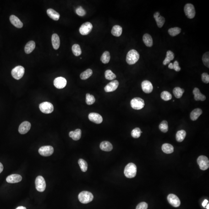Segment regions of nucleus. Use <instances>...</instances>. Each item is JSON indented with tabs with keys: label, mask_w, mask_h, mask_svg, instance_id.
Instances as JSON below:
<instances>
[{
	"label": "nucleus",
	"mask_w": 209,
	"mask_h": 209,
	"mask_svg": "<svg viewBox=\"0 0 209 209\" xmlns=\"http://www.w3.org/2000/svg\"><path fill=\"white\" fill-rule=\"evenodd\" d=\"M143 41L145 45L148 47H151L153 45V41L151 35L148 34H145L143 38Z\"/></svg>",
	"instance_id": "27"
},
{
	"label": "nucleus",
	"mask_w": 209,
	"mask_h": 209,
	"mask_svg": "<svg viewBox=\"0 0 209 209\" xmlns=\"http://www.w3.org/2000/svg\"><path fill=\"white\" fill-rule=\"evenodd\" d=\"M52 42L53 49L57 50L60 46V40L57 34H54L52 35Z\"/></svg>",
	"instance_id": "22"
},
{
	"label": "nucleus",
	"mask_w": 209,
	"mask_h": 209,
	"mask_svg": "<svg viewBox=\"0 0 209 209\" xmlns=\"http://www.w3.org/2000/svg\"><path fill=\"white\" fill-rule=\"evenodd\" d=\"M35 186L36 190L40 192H44L46 189V183L44 178L41 176H39L35 180Z\"/></svg>",
	"instance_id": "6"
},
{
	"label": "nucleus",
	"mask_w": 209,
	"mask_h": 209,
	"mask_svg": "<svg viewBox=\"0 0 209 209\" xmlns=\"http://www.w3.org/2000/svg\"><path fill=\"white\" fill-rule=\"evenodd\" d=\"M54 86L58 89H62L67 85V80L65 78L59 77L56 78L53 81Z\"/></svg>",
	"instance_id": "13"
},
{
	"label": "nucleus",
	"mask_w": 209,
	"mask_h": 209,
	"mask_svg": "<svg viewBox=\"0 0 209 209\" xmlns=\"http://www.w3.org/2000/svg\"><path fill=\"white\" fill-rule=\"evenodd\" d=\"M162 149L164 153L166 154L172 153L174 151V148L172 145L168 143H165L163 145Z\"/></svg>",
	"instance_id": "31"
},
{
	"label": "nucleus",
	"mask_w": 209,
	"mask_h": 209,
	"mask_svg": "<svg viewBox=\"0 0 209 209\" xmlns=\"http://www.w3.org/2000/svg\"><path fill=\"white\" fill-rule=\"evenodd\" d=\"M47 14L50 18L55 21H58L60 17L59 13L52 9H49L47 10Z\"/></svg>",
	"instance_id": "24"
},
{
	"label": "nucleus",
	"mask_w": 209,
	"mask_h": 209,
	"mask_svg": "<svg viewBox=\"0 0 209 209\" xmlns=\"http://www.w3.org/2000/svg\"><path fill=\"white\" fill-rule=\"evenodd\" d=\"M95 101V99L93 95H90L89 93L86 94V102L87 104L91 105L93 104Z\"/></svg>",
	"instance_id": "42"
},
{
	"label": "nucleus",
	"mask_w": 209,
	"mask_h": 209,
	"mask_svg": "<svg viewBox=\"0 0 209 209\" xmlns=\"http://www.w3.org/2000/svg\"><path fill=\"white\" fill-rule=\"evenodd\" d=\"M202 113V111L200 108H197L192 111L190 114V119L193 121L197 120Z\"/></svg>",
	"instance_id": "26"
},
{
	"label": "nucleus",
	"mask_w": 209,
	"mask_h": 209,
	"mask_svg": "<svg viewBox=\"0 0 209 209\" xmlns=\"http://www.w3.org/2000/svg\"><path fill=\"white\" fill-rule=\"evenodd\" d=\"M16 209H26V208L24 207V206H20L17 207Z\"/></svg>",
	"instance_id": "52"
},
{
	"label": "nucleus",
	"mask_w": 209,
	"mask_h": 209,
	"mask_svg": "<svg viewBox=\"0 0 209 209\" xmlns=\"http://www.w3.org/2000/svg\"><path fill=\"white\" fill-rule=\"evenodd\" d=\"M76 14L80 16H83L86 14V12L82 7L79 6L76 10Z\"/></svg>",
	"instance_id": "45"
},
{
	"label": "nucleus",
	"mask_w": 209,
	"mask_h": 209,
	"mask_svg": "<svg viewBox=\"0 0 209 209\" xmlns=\"http://www.w3.org/2000/svg\"><path fill=\"white\" fill-rule=\"evenodd\" d=\"M123 28L119 25H115L112 28L111 33L114 36L119 37L122 35Z\"/></svg>",
	"instance_id": "28"
},
{
	"label": "nucleus",
	"mask_w": 209,
	"mask_h": 209,
	"mask_svg": "<svg viewBox=\"0 0 209 209\" xmlns=\"http://www.w3.org/2000/svg\"><path fill=\"white\" fill-rule=\"evenodd\" d=\"M119 85V82L118 81H112L106 86L104 88L105 91L106 92H111L115 91Z\"/></svg>",
	"instance_id": "14"
},
{
	"label": "nucleus",
	"mask_w": 209,
	"mask_h": 209,
	"mask_svg": "<svg viewBox=\"0 0 209 209\" xmlns=\"http://www.w3.org/2000/svg\"><path fill=\"white\" fill-rule=\"evenodd\" d=\"M173 93L175 96L177 98H180L184 92V90L180 87H177L173 90Z\"/></svg>",
	"instance_id": "33"
},
{
	"label": "nucleus",
	"mask_w": 209,
	"mask_h": 209,
	"mask_svg": "<svg viewBox=\"0 0 209 209\" xmlns=\"http://www.w3.org/2000/svg\"><path fill=\"white\" fill-rule=\"evenodd\" d=\"M159 128L161 131L164 133H167L168 131V124L167 121H163L159 125Z\"/></svg>",
	"instance_id": "40"
},
{
	"label": "nucleus",
	"mask_w": 209,
	"mask_h": 209,
	"mask_svg": "<svg viewBox=\"0 0 209 209\" xmlns=\"http://www.w3.org/2000/svg\"><path fill=\"white\" fill-rule=\"evenodd\" d=\"M186 135V133L184 130H180L177 132L176 134V139L178 142H181L184 139Z\"/></svg>",
	"instance_id": "32"
},
{
	"label": "nucleus",
	"mask_w": 209,
	"mask_h": 209,
	"mask_svg": "<svg viewBox=\"0 0 209 209\" xmlns=\"http://www.w3.org/2000/svg\"><path fill=\"white\" fill-rule=\"evenodd\" d=\"M105 78L109 80H113L116 78V76L111 71V70H107L105 73Z\"/></svg>",
	"instance_id": "39"
},
{
	"label": "nucleus",
	"mask_w": 209,
	"mask_h": 209,
	"mask_svg": "<svg viewBox=\"0 0 209 209\" xmlns=\"http://www.w3.org/2000/svg\"><path fill=\"white\" fill-rule=\"evenodd\" d=\"M39 108L41 112L46 114L52 113L54 109L53 105L51 103L47 101L40 104L39 106Z\"/></svg>",
	"instance_id": "7"
},
{
	"label": "nucleus",
	"mask_w": 209,
	"mask_h": 209,
	"mask_svg": "<svg viewBox=\"0 0 209 209\" xmlns=\"http://www.w3.org/2000/svg\"><path fill=\"white\" fill-rule=\"evenodd\" d=\"M202 80L205 83H209V75L207 73H203L202 74Z\"/></svg>",
	"instance_id": "46"
},
{
	"label": "nucleus",
	"mask_w": 209,
	"mask_h": 209,
	"mask_svg": "<svg viewBox=\"0 0 209 209\" xmlns=\"http://www.w3.org/2000/svg\"><path fill=\"white\" fill-rule=\"evenodd\" d=\"M78 164L81 169L83 172H86L88 169V164L86 161L83 159H80L78 160Z\"/></svg>",
	"instance_id": "38"
},
{
	"label": "nucleus",
	"mask_w": 209,
	"mask_h": 209,
	"mask_svg": "<svg viewBox=\"0 0 209 209\" xmlns=\"http://www.w3.org/2000/svg\"><path fill=\"white\" fill-rule=\"evenodd\" d=\"M197 162L201 170H205L209 168V161L206 156L203 155L199 156L197 159Z\"/></svg>",
	"instance_id": "8"
},
{
	"label": "nucleus",
	"mask_w": 209,
	"mask_h": 209,
	"mask_svg": "<svg viewBox=\"0 0 209 209\" xmlns=\"http://www.w3.org/2000/svg\"><path fill=\"white\" fill-rule=\"evenodd\" d=\"M24 68L21 66H17L12 70L11 74L13 77L19 80L23 77L24 73Z\"/></svg>",
	"instance_id": "5"
},
{
	"label": "nucleus",
	"mask_w": 209,
	"mask_h": 209,
	"mask_svg": "<svg viewBox=\"0 0 209 209\" xmlns=\"http://www.w3.org/2000/svg\"><path fill=\"white\" fill-rule=\"evenodd\" d=\"M54 149L53 147L51 146H43L39 149V152L41 156H49L53 153Z\"/></svg>",
	"instance_id": "11"
},
{
	"label": "nucleus",
	"mask_w": 209,
	"mask_h": 209,
	"mask_svg": "<svg viewBox=\"0 0 209 209\" xmlns=\"http://www.w3.org/2000/svg\"><path fill=\"white\" fill-rule=\"evenodd\" d=\"M22 179V178L21 176L18 174H14L8 176L6 178V181L8 183L13 184L19 183L21 181Z\"/></svg>",
	"instance_id": "18"
},
{
	"label": "nucleus",
	"mask_w": 209,
	"mask_h": 209,
	"mask_svg": "<svg viewBox=\"0 0 209 209\" xmlns=\"http://www.w3.org/2000/svg\"><path fill=\"white\" fill-rule=\"evenodd\" d=\"M168 67L170 69H173V63H170L169 65H168Z\"/></svg>",
	"instance_id": "50"
},
{
	"label": "nucleus",
	"mask_w": 209,
	"mask_h": 209,
	"mask_svg": "<svg viewBox=\"0 0 209 209\" xmlns=\"http://www.w3.org/2000/svg\"><path fill=\"white\" fill-rule=\"evenodd\" d=\"M145 105V101L140 98H134L131 101V106L132 108L135 110L141 109L143 108Z\"/></svg>",
	"instance_id": "4"
},
{
	"label": "nucleus",
	"mask_w": 209,
	"mask_h": 209,
	"mask_svg": "<svg viewBox=\"0 0 209 209\" xmlns=\"http://www.w3.org/2000/svg\"><path fill=\"white\" fill-rule=\"evenodd\" d=\"M69 136L74 140H79L81 138V131L80 129H76L74 131L70 132Z\"/></svg>",
	"instance_id": "25"
},
{
	"label": "nucleus",
	"mask_w": 209,
	"mask_h": 209,
	"mask_svg": "<svg viewBox=\"0 0 209 209\" xmlns=\"http://www.w3.org/2000/svg\"><path fill=\"white\" fill-rule=\"evenodd\" d=\"M141 87L143 91L146 93H150L153 90V86L150 81L145 80L141 83Z\"/></svg>",
	"instance_id": "15"
},
{
	"label": "nucleus",
	"mask_w": 209,
	"mask_h": 209,
	"mask_svg": "<svg viewBox=\"0 0 209 209\" xmlns=\"http://www.w3.org/2000/svg\"><path fill=\"white\" fill-rule=\"evenodd\" d=\"M100 148L103 151H110L113 149V146L109 142L104 141L100 144Z\"/></svg>",
	"instance_id": "23"
},
{
	"label": "nucleus",
	"mask_w": 209,
	"mask_h": 209,
	"mask_svg": "<svg viewBox=\"0 0 209 209\" xmlns=\"http://www.w3.org/2000/svg\"><path fill=\"white\" fill-rule=\"evenodd\" d=\"M78 199L80 202L83 204H87L91 202L93 199V195L90 192H81L78 195Z\"/></svg>",
	"instance_id": "3"
},
{
	"label": "nucleus",
	"mask_w": 209,
	"mask_h": 209,
	"mask_svg": "<svg viewBox=\"0 0 209 209\" xmlns=\"http://www.w3.org/2000/svg\"><path fill=\"white\" fill-rule=\"evenodd\" d=\"M154 18L159 28H162L165 23V19L163 17L160 16V13L156 12L154 14Z\"/></svg>",
	"instance_id": "21"
},
{
	"label": "nucleus",
	"mask_w": 209,
	"mask_h": 209,
	"mask_svg": "<svg viewBox=\"0 0 209 209\" xmlns=\"http://www.w3.org/2000/svg\"><path fill=\"white\" fill-rule=\"evenodd\" d=\"M161 97L164 101H170L172 98V95L167 91H163L161 93Z\"/></svg>",
	"instance_id": "41"
},
{
	"label": "nucleus",
	"mask_w": 209,
	"mask_h": 209,
	"mask_svg": "<svg viewBox=\"0 0 209 209\" xmlns=\"http://www.w3.org/2000/svg\"><path fill=\"white\" fill-rule=\"evenodd\" d=\"M31 127V124L28 121H24L19 126V132L21 134H25L30 131Z\"/></svg>",
	"instance_id": "16"
},
{
	"label": "nucleus",
	"mask_w": 209,
	"mask_h": 209,
	"mask_svg": "<svg viewBox=\"0 0 209 209\" xmlns=\"http://www.w3.org/2000/svg\"><path fill=\"white\" fill-rule=\"evenodd\" d=\"M110 59H111V56L109 52L107 51H105L101 56V61L103 63L106 64L109 62Z\"/></svg>",
	"instance_id": "35"
},
{
	"label": "nucleus",
	"mask_w": 209,
	"mask_h": 209,
	"mask_svg": "<svg viewBox=\"0 0 209 209\" xmlns=\"http://www.w3.org/2000/svg\"><path fill=\"white\" fill-rule=\"evenodd\" d=\"M181 29L178 27L171 28L168 30V34L170 36H175L180 34Z\"/></svg>",
	"instance_id": "37"
},
{
	"label": "nucleus",
	"mask_w": 209,
	"mask_h": 209,
	"mask_svg": "<svg viewBox=\"0 0 209 209\" xmlns=\"http://www.w3.org/2000/svg\"><path fill=\"white\" fill-rule=\"evenodd\" d=\"M10 21L13 25L16 27L21 29L23 26V23L20 19L15 15H12L10 17Z\"/></svg>",
	"instance_id": "19"
},
{
	"label": "nucleus",
	"mask_w": 209,
	"mask_h": 209,
	"mask_svg": "<svg viewBox=\"0 0 209 209\" xmlns=\"http://www.w3.org/2000/svg\"><path fill=\"white\" fill-rule=\"evenodd\" d=\"M173 69L176 71L178 72L180 71L181 68L179 66V63L178 61H176L174 62L173 64Z\"/></svg>",
	"instance_id": "48"
},
{
	"label": "nucleus",
	"mask_w": 209,
	"mask_h": 209,
	"mask_svg": "<svg viewBox=\"0 0 209 209\" xmlns=\"http://www.w3.org/2000/svg\"><path fill=\"white\" fill-rule=\"evenodd\" d=\"M148 205L147 203L143 202L139 203L137 205L136 209H147Z\"/></svg>",
	"instance_id": "47"
},
{
	"label": "nucleus",
	"mask_w": 209,
	"mask_h": 209,
	"mask_svg": "<svg viewBox=\"0 0 209 209\" xmlns=\"http://www.w3.org/2000/svg\"><path fill=\"white\" fill-rule=\"evenodd\" d=\"M139 54L136 50L132 49L128 52L127 55L126 61L129 65L135 64L139 60Z\"/></svg>",
	"instance_id": "1"
},
{
	"label": "nucleus",
	"mask_w": 209,
	"mask_h": 209,
	"mask_svg": "<svg viewBox=\"0 0 209 209\" xmlns=\"http://www.w3.org/2000/svg\"><path fill=\"white\" fill-rule=\"evenodd\" d=\"M142 133L140 128H136L133 129L131 132V136L134 138H138L141 136V133Z\"/></svg>",
	"instance_id": "43"
},
{
	"label": "nucleus",
	"mask_w": 209,
	"mask_h": 209,
	"mask_svg": "<svg viewBox=\"0 0 209 209\" xmlns=\"http://www.w3.org/2000/svg\"><path fill=\"white\" fill-rule=\"evenodd\" d=\"M88 118L91 121L97 124H101L103 121L102 117L101 115L96 113H90Z\"/></svg>",
	"instance_id": "17"
},
{
	"label": "nucleus",
	"mask_w": 209,
	"mask_h": 209,
	"mask_svg": "<svg viewBox=\"0 0 209 209\" xmlns=\"http://www.w3.org/2000/svg\"><path fill=\"white\" fill-rule=\"evenodd\" d=\"M206 208H207V209H209V204H208V205Z\"/></svg>",
	"instance_id": "53"
},
{
	"label": "nucleus",
	"mask_w": 209,
	"mask_h": 209,
	"mask_svg": "<svg viewBox=\"0 0 209 209\" xmlns=\"http://www.w3.org/2000/svg\"><path fill=\"white\" fill-rule=\"evenodd\" d=\"M72 52L74 56H79L81 55L82 51L79 45L75 44L73 45L72 48Z\"/></svg>",
	"instance_id": "36"
},
{
	"label": "nucleus",
	"mask_w": 209,
	"mask_h": 209,
	"mask_svg": "<svg viewBox=\"0 0 209 209\" xmlns=\"http://www.w3.org/2000/svg\"><path fill=\"white\" fill-rule=\"evenodd\" d=\"M174 58V53L170 51H167L166 58L163 61V64L164 65H167V64L170 63L171 61L173 60Z\"/></svg>",
	"instance_id": "30"
},
{
	"label": "nucleus",
	"mask_w": 209,
	"mask_h": 209,
	"mask_svg": "<svg viewBox=\"0 0 209 209\" xmlns=\"http://www.w3.org/2000/svg\"><path fill=\"white\" fill-rule=\"evenodd\" d=\"M136 166L132 163L128 164L125 168L124 173L125 175L127 178H134L136 175Z\"/></svg>",
	"instance_id": "2"
},
{
	"label": "nucleus",
	"mask_w": 209,
	"mask_h": 209,
	"mask_svg": "<svg viewBox=\"0 0 209 209\" xmlns=\"http://www.w3.org/2000/svg\"><path fill=\"white\" fill-rule=\"evenodd\" d=\"M208 202V201L207 200H204L203 202V203L202 206H203V207H205V206H206V205H207V204Z\"/></svg>",
	"instance_id": "49"
},
{
	"label": "nucleus",
	"mask_w": 209,
	"mask_h": 209,
	"mask_svg": "<svg viewBox=\"0 0 209 209\" xmlns=\"http://www.w3.org/2000/svg\"><path fill=\"white\" fill-rule=\"evenodd\" d=\"M203 63L206 67L209 68V53L206 52L203 55L202 57Z\"/></svg>",
	"instance_id": "44"
},
{
	"label": "nucleus",
	"mask_w": 209,
	"mask_h": 209,
	"mask_svg": "<svg viewBox=\"0 0 209 209\" xmlns=\"http://www.w3.org/2000/svg\"><path fill=\"white\" fill-rule=\"evenodd\" d=\"M4 169V167L3 165L0 162V173L2 172Z\"/></svg>",
	"instance_id": "51"
},
{
	"label": "nucleus",
	"mask_w": 209,
	"mask_h": 209,
	"mask_svg": "<svg viewBox=\"0 0 209 209\" xmlns=\"http://www.w3.org/2000/svg\"><path fill=\"white\" fill-rule=\"evenodd\" d=\"M35 47V43L34 41H29L26 45L24 48V51L27 54L31 53L34 51Z\"/></svg>",
	"instance_id": "29"
},
{
	"label": "nucleus",
	"mask_w": 209,
	"mask_h": 209,
	"mask_svg": "<svg viewBox=\"0 0 209 209\" xmlns=\"http://www.w3.org/2000/svg\"><path fill=\"white\" fill-rule=\"evenodd\" d=\"M93 29V25L91 23H85L82 24L80 28L79 31L80 34L83 35H88L90 34Z\"/></svg>",
	"instance_id": "10"
},
{
	"label": "nucleus",
	"mask_w": 209,
	"mask_h": 209,
	"mask_svg": "<svg viewBox=\"0 0 209 209\" xmlns=\"http://www.w3.org/2000/svg\"><path fill=\"white\" fill-rule=\"evenodd\" d=\"M168 202L174 207H178L180 206V201L176 195L174 194H170L167 197Z\"/></svg>",
	"instance_id": "12"
},
{
	"label": "nucleus",
	"mask_w": 209,
	"mask_h": 209,
	"mask_svg": "<svg viewBox=\"0 0 209 209\" xmlns=\"http://www.w3.org/2000/svg\"><path fill=\"white\" fill-rule=\"evenodd\" d=\"M193 93L194 95V98L195 101H204L206 99V96L201 93L198 88H194L193 91Z\"/></svg>",
	"instance_id": "20"
},
{
	"label": "nucleus",
	"mask_w": 209,
	"mask_h": 209,
	"mask_svg": "<svg viewBox=\"0 0 209 209\" xmlns=\"http://www.w3.org/2000/svg\"><path fill=\"white\" fill-rule=\"evenodd\" d=\"M93 74V71L91 69L86 70L80 74L81 79L82 80H86L90 77Z\"/></svg>",
	"instance_id": "34"
},
{
	"label": "nucleus",
	"mask_w": 209,
	"mask_h": 209,
	"mask_svg": "<svg viewBox=\"0 0 209 209\" xmlns=\"http://www.w3.org/2000/svg\"><path fill=\"white\" fill-rule=\"evenodd\" d=\"M185 15L189 19H193L195 17V11L193 5L191 4H187L184 8Z\"/></svg>",
	"instance_id": "9"
}]
</instances>
